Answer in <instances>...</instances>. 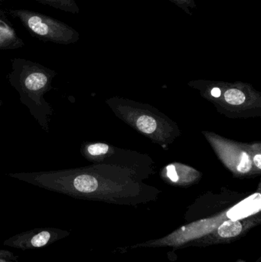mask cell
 Segmentation results:
<instances>
[{"instance_id":"4","label":"cell","mask_w":261,"mask_h":262,"mask_svg":"<svg viewBox=\"0 0 261 262\" xmlns=\"http://www.w3.org/2000/svg\"><path fill=\"white\" fill-rule=\"evenodd\" d=\"M260 209V196L259 194L246 199L228 211L227 215L231 220L246 218L259 212Z\"/></svg>"},{"instance_id":"15","label":"cell","mask_w":261,"mask_h":262,"mask_svg":"<svg viewBox=\"0 0 261 262\" xmlns=\"http://www.w3.org/2000/svg\"><path fill=\"white\" fill-rule=\"evenodd\" d=\"M211 95H212V96H214L215 98H219L221 95L220 89H218V88H215V89H213L212 91H211Z\"/></svg>"},{"instance_id":"8","label":"cell","mask_w":261,"mask_h":262,"mask_svg":"<svg viewBox=\"0 0 261 262\" xmlns=\"http://www.w3.org/2000/svg\"><path fill=\"white\" fill-rule=\"evenodd\" d=\"M136 125L138 128L145 134H152L156 130L157 127L156 120L152 117L147 115H143L138 118L136 121Z\"/></svg>"},{"instance_id":"2","label":"cell","mask_w":261,"mask_h":262,"mask_svg":"<svg viewBox=\"0 0 261 262\" xmlns=\"http://www.w3.org/2000/svg\"><path fill=\"white\" fill-rule=\"evenodd\" d=\"M6 12L18 19L31 35L41 41L72 45L79 40L80 34L78 31L49 15L21 9H9Z\"/></svg>"},{"instance_id":"1","label":"cell","mask_w":261,"mask_h":262,"mask_svg":"<svg viewBox=\"0 0 261 262\" xmlns=\"http://www.w3.org/2000/svg\"><path fill=\"white\" fill-rule=\"evenodd\" d=\"M8 81L19 95L20 102L29 110L44 132H49V124L53 115L52 105L44 95L52 89V81L56 72L39 63L15 58L11 60Z\"/></svg>"},{"instance_id":"7","label":"cell","mask_w":261,"mask_h":262,"mask_svg":"<svg viewBox=\"0 0 261 262\" xmlns=\"http://www.w3.org/2000/svg\"><path fill=\"white\" fill-rule=\"evenodd\" d=\"M109 149L110 147L106 143H90L82 148V152L87 157H98L107 154Z\"/></svg>"},{"instance_id":"10","label":"cell","mask_w":261,"mask_h":262,"mask_svg":"<svg viewBox=\"0 0 261 262\" xmlns=\"http://www.w3.org/2000/svg\"><path fill=\"white\" fill-rule=\"evenodd\" d=\"M50 238L51 234L49 232H41L32 238L31 244L34 247H42L49 243Z\"/></svg>"},{"instance_id":"17","label":"cell","mask_w":261,"mask_h":262,"mask_svg":"<svg viewBox=\"0 0 261 262\" xmlns=\"http://www.w3.org/2000/svg\"><path fill=\"white\" fill-rule=\"evenodd\" d=\"M2 3H3V1H2V0H0V6H1Z\"/></svg>"},{"instance_id":"13","label":"cell","mask_w":261,"mask_h":262,"mask_svg":"<svg viewBox=\"0 0 261 262\" xmlns=\"http://www.w3.org/2000/svg\"><path fill=\"white\" fill-rule=\"evenodd\" d=\"M167 174L170 180L173 182H177L179 180V176L176 172V168L173 165L167 166Z\"/></svg>"},{"instance_id":"3","label":"cell","mask_w":261,"mask_h":262,"mask_svg":"<svg viewBox=\"0 0 261 262\" xmlns=\"http://www.w3.org/2000/svg\"><path fill=\"white\" fill-rule=\"evenodd\" d=\"M6 14L0 10V50L21 49L25 46L24 41L18 36Z\"/></svg>"},{"instance_id":"5","label":"cell","mask_w":261,"mask_h":262,"mask_svg":"<svg viewBox=\"0 0 261 262\" xmlns=\"http://www.w3.org/2000/svg\"><path fill=\"white\" fill-rule=\"evenodd\" d=\"M35 1L64 12H70L72 14H78L80 12L79 6H78L75 0H35Z\"/></svg>"},{"instance_id":"11","label":"cell","mask_w":261,"mask_h":262,"mask_svg":"<svg viewBox=\"0 0 261 262\" xmlns=\"http://www.w3.org/2000/svg\"><path fill=\"white\" fill-rule=\"evenodd\" d=\"M171 3H174L178 7L184 11L188 15H192L190 9H196V3L195 0H169Z\"/></svg>"},{"instance_id":"9","label":"cell","mask_w":261,"mask_h":262,"mask_svg":"<svg viewBox=\"0 0 261 262\" xmlns=\"http://www.w3.org/2000/svg\"><path fill=\"white\" fill-rule=\"evenodd\" d=\"M225 99L228 104L240 105L245 101V95L239 89H229L225 94Z\"/></svg>"},{"instance_id":"12","label":"cell","mask_w":261,"mask_h":262,"mask_svg":"<svg viewBox=\"0 0 261 262\" xmlns=\"http://www.w3.org/2000/svg\"><path fill=\"white\" fill-rule=\"evenodd\" d=\"M238 170L239 172H248L251 168V160L250 159L249 156L246 152H243L241 158V162L238 166Z\"/></svg>"},{"instance_id":"6","label":"cell","mask_w":261,"mask_h":262,"mask_svg":"<svg viewBox=\"0 0 261 262\" xmlns=\"http://www.w3.org/2000/svg\"><path fill=\"white\" fill-rule=\"evenodd\" d=\"M242 226L238 220H228L219 228V235L222 238H232L242 232Z\"/></svg>"},{"instance_id":"14","label":"cell","mask_w":261,"mask_h":262,"mask_svg":"<svg viewBox=\"0 0 261 262\" xmlns=\"http://www.w3.org/2000/svg\"><path fill=\"white\" fill-rule=\"evenodd\" d=\"M254 162L255 163L256 166L259 169H261V155L260 154H257L255 157H254Z\"/></svg>"},{"instance_id":"16","label":"cell","mask_w":261,"mask_h":262,"mask_svg":"<svg viewBox=\"0 0 261 262\" xmlns=\"http://www.w3.org/2000/svg\"><path fill=\"white\" fill-rule=\"evenodd\" d=\"M3 105V101H2L1 98H0V107Z\"/></svg>"}]
</instances>
